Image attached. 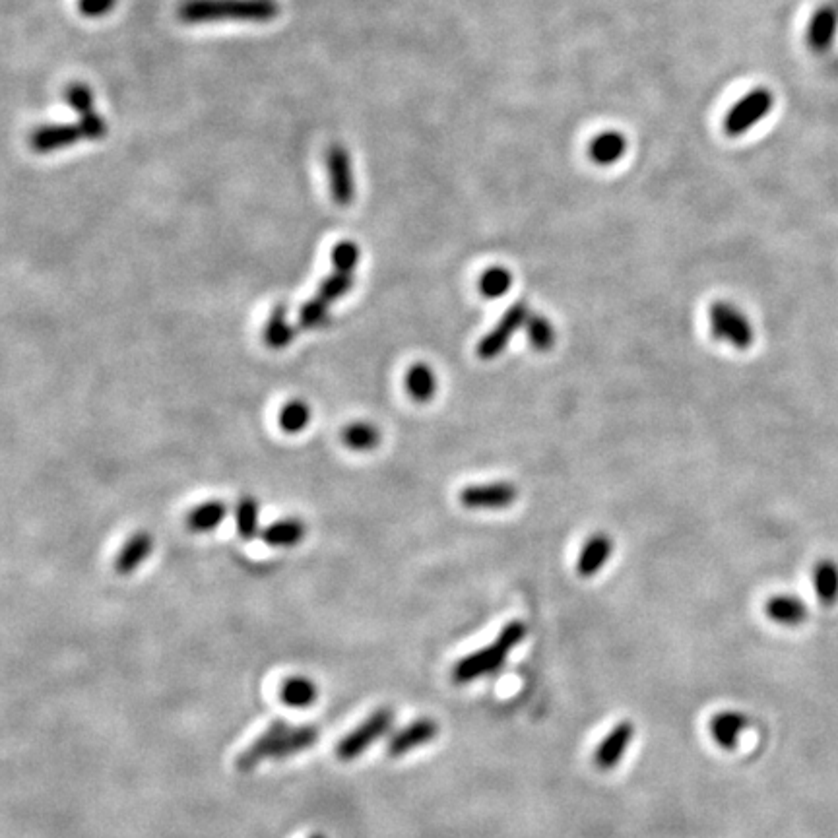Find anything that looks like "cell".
I'll return each instance as SVG.
<instances>
[{"label": "cell", "instance_id": "23", "mask_svg": "<svg viewBox=\"0 0 838 838\" xmlns=\"http://www.w3.org/2000/svg\"><path fill=\"white\" fill-rule=\"evenodd\" d=\"M264 342L268 348L272 350H282L288 348L295 336L293 326L288 323V313H286V305H278L274 307L268 323L264 326Z\"/></svg>", "mask_w": 838, "mask_h": 838}, {"label": "cell", "instance_id": "21", "mask_svg": "<svg viewBox=\"0 0 838 838\" xmlns=\"http://www.w3.org/2000/svg\"><path fill=\"white\" fill-rule=\"evenodd\" d=\"M625 150H627L625 136L612 130V132L598 134L592 140V144L588 148V154H590V160L598 163V165H612V163L619 162L623 158Z\"/></svg>", "mask_w": 838, "mask_h": 838}, {"label": "cell", "instance_id": "1", "mask_svg": "<svg viewBox=\"0 0 838 838\" xmlns=\"http://www.w3.org/2000/svg\"><path fill=\"white\" fill-rule=\"evenodd\" d=\"M280 14L276 0H183L177 16L185 24L270 22Z\"/></svg>", "mask_w": 838, "mask_h": 838}, {"label": "cell", "instance_id": "19", "mask_svg": "<svg viewBox=\"0 0 838 838\" xmlns=\"http://www.w3.org/2000/svg\"><path fill=\"white\" fill-rule=\"evenodd\" d=\"M319 736H321V732L313 724L297 726V728L291 726L290 730L280 738L272 757L282 761V759H288L293 755H299V753L311 749L315 743L319 742Z\"/></svg>", "mask_w": 838, "mask_h": 838}, {"label": "cell", "instance_id": "35", "mask_svg": "<svg viewBox=\"0 0 838 838\" xmlns=\"http://www.w3.org/2000/svg\"><path fill=\"white\" fill-rule=\"evenodd\" d=\"M78 127L82 130L84 138H90V140H99L107 134V123L101 115H97L96 111L80 117Z\"/></svg>", "mask_w": 838, "mask_h": 838}, {"label": "cell", "instance_id": "3", "mask_svg": "<svg viewBox=\"0 0 838 838\" xmlns=\"http://www.w3.org/2000/svg\"><path fill=\"white\" fill-rule=\"evenodd\" d=\"M394 724V710L377 709L373 714H369L355 730H352L348 736H344L338 745H336V757L344 763H350L357 759L359 755H363L371 745L379 742L383 736H387Z\"/></svg>", "mask_w": 838, "mask_h": 838}, {"label": "cell", "instance_id": "16", "mask_svg": "<svg viewBox=\"0 0 838 838\" xmlns=\"http://www.w3.org/2000/svg\"><path fill=\"white\" fill-rule=\"evenodd\" d=\"M305 524L299 518H282L260 532V540L270 548H293L305 538Z\"/></svg>", "mask_w": 838, "mask_h": 838}, {"label": "cell", "instance_id": "13", "mask_svg": "<svg viewBox=\"0 0 838 838\" xmlns=\"http://www.w3.org/2000/svg\"><path fill=\"white\" fill-rule=\"evenodd\" d=\"M80 138H84L78 123H66V125H45L32 132L30 146L37 154H49L61 148H68L76 144Z\"/></svg>", "mask_w": 838, "mask_h": 838}, {"label": "cell", "instance_id": "36", "mask_svg": "<svg viewBox=\"0 0 838 838\" xmlns=\"http://www.w3.org/2000/svg\"><path fill=\"white\" fill-rule=\"evenodd\" d=\"M117 6V0H78V10L86 18H103Z\"/></svg>", "mask_w": 838, "mask_h": 838}, {"label": "cell", "instance_id": "12", "mask_svg": "<svg viewBox=\"0 0 838 838\" xmlns=\"http://www.w3.org/2000/svg\"><path fill=\"white\" fill-rule=\"evenodd\" d=\"M747 726H749V718L743 712L722 710L710 718V736L724 751H734L740 743V736L747 730Z\"/></svg>", "mask_w": 838, "mask_h": 838}, {"label": "cell", "instance_id": "20", "mask_svg": "<svg viewBox=\"0 0 838 838\" xmlns=\"http://www.w3.org/2000/svg\"><path fill=\"white\" fill-rule=\"evenodd\" d=\"M319 689L309 677H288L280 689V699L293 709H307L317 703Z\"/></svg>", "mask_w": 838, "mask_h": 838}, {"label": "cell", "instance_id": "31", "mask_svg": "<svg viewBox=\"0 0 838 838\" xmlns=\"http://www.w3.org/2000/svg\"><path fill=\"white\" fill-rule=\"evenodd\" d=\"M352 286H354V274L334 270L330 276H326L321 282L317 295L323 297L326 303L332 305L334 301H338L340 297H344L348 291L352 290Z\"/></svg>", "mask_w": 838, "mask_h": 838}, {"label": "cell", "instance_id": "9", "mask_svg": "<svg viewBox=\"0 0 838 838\" xmlns=\"http://www.w3.org/2000/svg\"><path fill=\"white\" fill-rule=\"evenodd\" d=\"M291 726L286 720H274L255 742L251 743L235 761L237 771L241 773H251L255 771L258 765L274 755V749L280 742V738L290 730Z\"/></svg>", "mask_w": 838, "mask_h": 838}, {"label": "cell", "instance_id": "5", "mask_svg": "<svg viewBox=\"0 0 838 838\" xmlns=\"http://www.w3.org/2000/svg\"><path fill=\"white\" fill-rule=\"evenodd\" d=\"M773 103V94L767 88H755L728 111L724 117V132L728 136H742L771 113Z\"/></svg>", "mask_w": 838, "mask_h": 838}, {"label": "cell", "instance_id": "27", "mask_svg": "<svg viewBox=\"0 0 838 838\" xmlns=\"http://www.w3.org/2000/svg\"><path fill=\"white\" fill-rule=\"evenodd\" d=\"M311 416H313V412H311V408L305 400H290L282 406V410L278 414V423H280L284 433L295 435V433H301L303 429L309 427Z\"/></svg>", "mask_w": 838, "mask_h": 838}, {"label": "cell", "instance_id": "10", "mask_svg": "<svg viewBox=\"0 0 838 838\" xmlns=\"http://www.w3.org/2000/svg\"><path fill=\"white\" fill-rule=\"evenodd\" d=\"M439 736V724L431 718H419L406 728L394 732L387 743V753L390 757H402L410 751L433 742Z\"/></svg>", "mask_w": 838, "mask_h": 838}, {"label": "cell", "instance_id": "2", "mask_svg": "<svg viewBox=\"0 0 838 838\" xmlns=\"http://www.w3.org/2000/svg\"><path fill=\"white\" fill-rule=\"evenodd\" d=\"M524 637H526L524 621L520 619L509 621L491 645L484 646L464 656L460 662H456V666L452 668V681L456 685H466V683H472L474 679L499 672L503 664L507 662L509 654L524 641Z\"/></svg>", "mask_w": 838, "mask_h": 838}, {"label": "cell", "instance_id": "33", "mask_svg": "<svg viewBox=\"0 0 838 838\" xmlns=\"http://www.w3.org/2000/svg\"><path fill=\"white\" fill-rule=\"evenodd\" d=\"M65 101L72 107V111L78 113L80 117H84L88 113H94V103H96L94 92L82 82H74L66 88Z\"/></svg>", "mask_w": 838, "mask_h": 838}, {"label": "cell", "instance_id": "29", "mask_svg": "<svg viewBox=\"0 0 838 838\" xmlns=\"http://www.w3.org/2000/svg\"><path fill=\"white\" fill-rule=\"evenodd\" d=\"M511 286H513V276L507 268H501V266L485 270L478 282V290L485 299L503 297L507 291L511 290Z\"/></svg>", "mask_w": 838, "mask_h": 838}, {"label": "cell", "instance_id": "17", "mask_svg": "<svg viewBox=\"0 0 838 838\" xmlns=\"http://www.w3.org/2000/svg\"><path fill=\"white\" fill-rule=\"evenodd\" d=\"M837 26V12H835L833 8H829V6L819 8V10L815 12V16L811 18L809 28H807V41H809V47H811L813 51H817V53L827 51V49L831 47V43H833L835 35H837Z\"/></svg>", "mask_w": 838, "mask_h": 838}, {"label": "cell", "instance_id": "25", "mask_svg": "<svg viewBox=\"0 0 838 838\" xmlns=\"http://www.w3.org/2000/svg\"><path fill=\"white\" fill-rule=\"evenodd\" d=\"M227 516V505L222 501H206L196 505L187 515V526L193 532H212L216 530Z\"/></svg>", "mask_w": 838, "mask_h": 838}, {"label": "cell", "instance_id": "34", "mask_svg": "<svg viewBox=\"0 0 838 838\" xmlns=\"http://www.w3.org/2000/svg\"><path fill=\"white\" fill-rule=\"evenodd\" d=\"M328 309H330V303H326L323 297H319L315 293V297H311L301 307V311H299V326L301 328H315V326H319L326 319Z\"/></svg>", "mask_w": 838, "mask_h": 838}, {"label": "cell", "instance_id": "7", "mask_svg": "<svg viewBox=\"0 0 838 838\" xmlns=\"http://www.w3.org/2000/svg\"><path fill=\"white\" fill-rule=\"evenodd\" d=\"M530 309L524 303H516L513 307H509V311L503 315V319L497 323V326L485 334L482 342L478 344V355L482 359H495L505 352V348L509 346L511 336H515L516 332L526 326V321L530 317Z\"/></svg>", "mask_w": 838, "mask_h": 838}, {"label": "cell", "instance_id": "14", "mask_svg": "<svg viewBox=\"0 0 838 838\" xmlns=\"http://www.w3.org/2000/svg\"><path fill=\"white\" fill-rule=\"evenodd\" d=\"M152 549H154V538H152L150 532L140 530V532L132 534L129 540L125 542V546L117 553L115 571L119 575H125V577L134 573L148 559Z\"/></svg>", "mask_w": 838, "mask_h": 838}, {"label": "cell", "instance_id": "8", "mask_svg": "<svg viewBox=\"0 0 838 838\" xmlns=\"http://www.w3.org/2000/svg\"><path fill=\"white\" fill-rule=\"evenodd\" d=\"M518 489L513 484L470 485L460 491V503L468 509H505L513 505Z\"/></svg>", "mask_w": 838, "mask_h": 838}, {"label": "cell", "instance_id": "15", "mask_svg": "<svg viewBox=\"0 0 838 838\" xmlns=\"http://www.w3.org/2000/svg\"><path fill=\"white\" fill-rule=\"evenodd\" d=\"M613 542L610 536L606 534H594L586 540V544L582 546L579 561H577V571L579 575L588 579L594 577L612 557Z\"/></svg>", "mask_w": 838, "mask_h": 838}, {"label": "cell", "instance_id": "22", "mask_svg": "<svg viewBox=\"0 0 838 838\" xmlns=\"http://www.w3.org/2000/svg\"><path fill=\"white\" fill-rule=\"evenodd\" d=\"M406 390L416 402H429L437 394V375L427 363H414L406 373Z\"/></svg>", "mask_w": 838, "mask_h": 838}, {"label": "cell", "instance_id": "18", "mask_svg": "<svg viewBox=\"0 0 838 838\" xmlns=\"http://www.w3.org/2000/svg\"><path fill=\"white\" fill-rule=\"evenodd\" d=\"M765 612L773 619L774 623L784 625V627H798L802 623H806L809 617V610L806 604L796 598V596H773L767 606Z\"/></svg>", "mask_w": 838, "mask_h": 838}, {"label": "cell", "instance_id": "30", "mask_svg": "<svg viewBox=\"0 0 838 838\" xmlns=\"http://www.w3.org/2000/svg\"><path fill=\"white\" fill-rule=\"evenodd\" d=\"M235 524L243 540H253L258 534V503L253 497H245L235 507Z\"/></svg>", "mask_w": 838, "mask_h": 838}, {"label": "cell", "instance_id": "28", "mask_svg": "<svg viewBox=\"0 0 838 838\" xmlns=\"http://www.w3.org/2000/svg\"><path fill=\"white\" fill-rule=\"evenodd\" d=\"M524 328H526L528 342H530V346L534 350L548 352V350H551L555 346V328H553V324L549 323L546 317H540V315H534L532 313L528 317Z\"/></svg>", "mask_w": 838, "mask_h": 838}, {"label": "cell", "instance_id": "4", "mask_svg": "<svg viewBox=\"0 0 838 838\" xmlns=\"http://www.w3.org/2000/svg\"><path fill=\"white\" fill-rule=\"evenodd\" d=\"M710 334L734 346L736 350H747L753 344V326L742 311L726 301H716L709 309Z\"/></svg>", "mask_w": 838, "mask_h": 838}, {"label": "cell", "instance_id": "26", "mask_svg": "<svg viewBox=\"0 0 838 838\" xmlns=\"http://www.w3.org/2000/svg\"><path fill=\"white\" fill-rule=\"evenodd\" d=\"M813 586L821 604L833 606L838 600V565L833 561L817 563L813 571Z\"/></svg>", "mask_w": 838, "mask_h": 838}, {"label": "cell", "instance_id": "32", "mask_svg": "<svg viewBox=\"0 0 838 838\" xmlns=\"http://www.w3.org/2000/svg\"><path fill=\"white\" fill-rule=\"evenodd\" d=\"M330 258H332L334 270L354 274V270L359 264V258H361V249H359L357 243L346 239V241H340V243L334 245Z\"/></svg>", "mask_w": 838, "mask_h": 838}, {"label": "cell", "instance_id": "24", "mask_svg": "<svg viewBox=\"0 0 838 838\" xmlns=\"http://www.w3.org/2000/svg\"><path fill=\"white\" fill-rule=\"evenodd\" d=\"M342 439H344L346 447H350L352 451L367 452L373 451L381 445L383 435H381V429L375 423L354 421L344 429Z\"/></svg>", "mask_w": 838, "mask_h": 838}, {"label": "cell", "instance_id": "11", "mask_svg": "<svg viewBox=\"0 0 838 838\" xmlns=\"http://www.w3.org/2000/svg\"><path fill=\"white\" fill-rule=\"evenodd\" d=\"M635 738V726L631 722H619L612 732L600 742L594 751V765L600 771H612L625 757L629 745Z\"/></svg>", "mask_w": 838, "mask_h": 838}, {"label": "cell", "instance_id": "6", "mask_svg": "<svg viewBox=\"0 0 838 838\" xmlns=\"http://www.w3.org/2000/svg\"><path fill=\"white\" fill-rule=\"evenodd\" d=\"M326 171L334 202L338 206H350L355 198V183L352 160L346 146L332 144L326 150Z\"/></svg>", "mask_w": 838, "mask_h": 838}]
</instances>
